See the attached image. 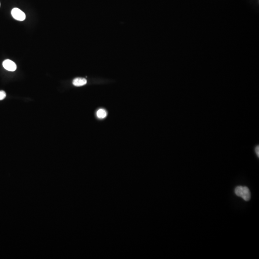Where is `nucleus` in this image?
<instances>
[{"label":"nucleus","mask_w":259,"mask_h":259,"mask_svg":"<svg viewBox=\"0 0 259 259\" xmlns=\"http://www.w3.org/2000/svg\"><path fill=\"white\" fill-rule=\"evenodd\" d=\"M0 5H1V4H0Z\"/></svg>","instance_id":"nucleus-8"},{"label":"nucleus","mask_w":259,"mask_h":259,"mask_svg":"<svg viewBox=\"0 0 259 259\" xmlns=\"http://www.w3.org/2000/svg\"><path fill=\"white\" fill-rule=\"evenodd\" d=\"M107 113L104 109H100L97 112V117L100 119H104L107 116Z\"/></svg>","instance_id":"nucleus-5"},{"label":"nucleus","mask_w":259,"mask_h":259,"mask_svg":"<svg viewBox=\"0 0 259 259\" xmlns=\"http://www.w3.org/2000/svg\"><path fill=\"white\" fill-rule=\"evenodd\" d=\"M11 14L14 19L20 21H23L25 20L26 18L25 13L22 10L17 8L13 9L11 11Z\"/></svg>","instance_id":"nucleus-2"},{"label":"nucleus","mask_w":259,"mask_h":259,"mask_svg":"<svg viewBox=\"0 0 259 259\" xmlns=\"http://www.w3.org/2000/svg\"><path fill=\"white\" fill-rule=\"evenodd\" d=\"M235 193L238 196L243 198L246 201L250 199V192L249 188L246 186H238L235 189Z\"/></svg>","instance_id":"nucleus-1"},{"label":"nucleus","mask_w":259,"mask_h":259,"mask_svg":"<svg viewBox=\"0 0 259 259\" xmlns=\"http://www.w3.org/2000/svg\"><path fill=\"white\" fill-rule=\"evenodd\" d=\"M255 151H256V154L259 156V146H258L256 147Z\"/></svg>","instance_id":"nucleus-7"},{"label":"nucleus","mask_w":259,"mask_h":259,"mask_svg":"<svg viewBox=\"0 0 259 259\" xmlns=\"http://www.w3.org/2000/svg\"><path fill=\"white\" fill-rule=\"evenodd\" d=\"M2 65L5 69L10 71H15L16 69L17 66L16 64L12 60L7 59L3 61Z\"/></svg>","instance_id":"nucleus-3"},{"label":"nucleus","mask_w":259,"mask_h":259,"mask_svg":"<svg viewBox=\"0 0 259 259\" xmlns=\"http://www.w3.org/2000/svg\"><path fill=\"white\" fill-rule=\"evenodd\" d=\"M87 83L86 79L84 78H75L73 80V84L75 86H84Z\"/></svg>","instance_id":"nucleus-4"},{"label":"nucleus","mask_w":259,"mask_h":259,"mask_svg":"<svg viewBox=\"0 0 259 259\" xmlns=\"http://www.w3.org/2000/svg\"><path fill=\"white\" fill-rule=\"evenodd\" d=\"M6 95L4 91H0V100H3L5 98Z\"/></svg>","instance_id":"nucleus-6"}]
</instances>
